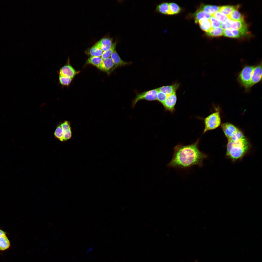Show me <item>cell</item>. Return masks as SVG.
I'll list each match as a JSON object with an SVG mask.
<instances>
[{"label":"cell","instance_id":"8fae6325","mask_svg":"<svg viewBox=\"0 0 262 262\" xmlns=\"http://www.w3.org/2000/svg\"><path fill=\"white\" fill-rule=\"evenodd\" d=\"M221 127L228 139H229L235 132L239 130L233 124L229 123L222 124Z\"/></svg>","mask_w":262,"mask_h":262},{"label":"cell","instance_id":"603a6c76","mask_svg":"<svg viewBox=\"0 0 262 262\" xmlns=\"http://www.w3.org/2000/svg\"><path fill=\"white\" fill-rule=\"evenodd\" d=\"M224 29L221 27L212 28L208 32L206 33V35L210 37H218L223 35Z\"/></svg>","mask_w":262,"mask_h":262},{"label":"cell","instance_id":"7402d4cb","mask_svg":"<svg viewBox=\"0 0 262 262\" xmlns=\"http://www.w3.org/2000/svg\"><path fill=\"white\" fill-rule=\"evenodd\" d=\"M169 10V3L163 2L156 6L155 11L163 14L168 15Z\"/></svg>","mask_w":262,"mask_h":262},{"label":"cell","instance_id":"5b68a950","mask_svg":"<svg viewBox=\"0 0 262 262\" xmlns=\"http://www.w3.org/2000/svg\"><path fill=\"white\" fill-rule=\"evenodd\" d=\"M158 91L157 88L137 93L135 97L132 101V107L134 108L137 102L141 100H145L148 101L156 100L157 94Z\"/></svg>","mask_w":262,"mask_h":262},{"label":"cell","instance_id":"44dd1931","mask_svg":"<svg viewBox=\"0 0 262 262\" xmlns=\"http://www.w3.org/2000/svg\"><path fill=\"white\" fill-rule=\"evenodd\" d=\"M103 60L101 57L90 56L86 60V64L92 65L98 69Z\"/></svg>","mask_w":262,"mask_h":262},{"label":"cell","instance_id":"83f0119b","mask_svg":"<svg viewBox=\"0 0 262 262\" xmlns=\"http://www.w3.org/2000/svg\"><path fill=\"white\" fill-rule=\"evenodd\" d=\"M59 75V82L62 86H68L71 84L73 78L60 75Z\"/></svg>","mask_w":262,"mask_h":262},{"label":"cell","instance_id":"cb8c5ba5","mask_svg":"<svg viewBox=\"0 0 262 262\" xmlns=\"http://www.w3.org/2000/svg\"><path fill=\"white\" fill-rule=\"evenodd\" d=\"M169 10L168 15H172L179 13L181 10V8L176 3L173 2L169 3Z\"/></svg>","mask_w":262,"mask_h":262},{"label":"cell","instance_id":"2e32d148","mask_svg":"<svg viewBox=\"0 0 262 262\" xmlns=\"http://www.w3.org/2000/svg\"><path fill=\"white\" fill-rule=\"evenodd\" d=\"M223 35L225 37L233 38H238L244 36L240 31L231 28L224 30Z\"/></svg>","mask_w":262,"mask_h":262},{"label":"cell","instance_id":"1f68e13d","mask_svg":"<svg viewBox=\"0 0 262 262\" xmlns=\"http://www.w3.org/2000/svg\"><path fill=\"white\" fill-rule=\"evenodd\" d=\"M209 20L212 28H218L221 26V22L214 17L212 16Z\"/></svg>","mask_w":262,"mask_h":262},{"label":"cell","instance_id":"7a4b0ae2","mask_svg":"<svg viewBox=\"0 0 262 262\" xmlns=\"http://www.w3.org/2000/svg\"><path fill=\"white\" fill-rule=\"evenodd\" d=\"M250 144L245 137L238 140H228L226 156L233 161L241 159L248 151Z\"/></svg>","mask_w":262,"mask_h":262},{"label":"cell","instance_id":"f546056e","mask_svg":"<svg viewBox=\"0 0 262 262\" xmlns=\"http://www.w3.org/2000/svg\"><path fill=\"white\" fill-rule=\"evenodd\" d=\"M212 16L214 17L222 23L226 21L228 19V17L219 11L214 13Z\"/></svg>","mask_w":262,"mask_h":262},{"label":"cell","instance_id":"4fadbf2b","mask_svg":"<svg viewBox=\"0 0 262 262\" xmlns=\"http://www.w3.org/2000/svg\"><path fill=\"white\" fill-rule=\"evenodd\" d=\"M116 68L125 65H129L131 62L125 61L122 60L115 50L111 56Z\"/></svg>","mask_w":262,"mask_h":262},{"label":"cell","instance_id":"e0dca14e","mask_svg":"<svg viewBox=\"0 0 262 262\" xmlns=\"http://www.w3.org/2000/svg\"><path fill=\"white\" fill-rule=\"evenodd\" d=\"M103 51L95 43L91 48L88 49L85 51V53L90 56L101 57Z\"/></svg>","mask_w":262,"mask_h":262},{"label":"cell","instance_id":"ffe728a7","mask_svg":"<svg viewBox=\"0 0 262 262\" xmlns=\"http://www.w3.org/2000/svg\"><path fill=\"white\" fill-rule=\"evenodd\" d=\"M198 23L200 29L206 33L209 31L212 28L209 19H202L199 21Z\"/></svg>","mask_w":262,"mask_h":262},{"label":"cell","instance_id":"3957f363","mask_svg":"<svg viewBox=\"0 0 262 262\" xmlns=\"http://www.w3.org/2000/svg\"><path fill=\"white\" fill-rule=\"evenodd\" d=\"M221 121L219 111H217L209 115L204 120L205 127L203 133L218 127L221 124Z\"/></svg>","mask_w":262,"mask_h":262},{"label":"cell","instance_id":"52a82bcc","mask_svg":"<svg viewBox=\"0 0 262 262\" xmlns=\"http://www.w3.org/2000/svg\"><path fill=\"white\" fill-rule=\"evenodd\" d=\"M79 72L76 71L71 65L69 60L63 66L58 72L59 75L67 76L73 78Z\"/></svg>","mask_w":262,"mask_h":262},{"label":"cell","instance_id":"f1b7e54d","mask_svg":"<svg viewBox=\"0 0 262 262\" xmlns=\"http://www.w3.org/2000/svg\"><path fill=\"white\" fill-rule=\"evenodd\" d=\"M54 134L55 137L60 141H64L63 131L60 125L57 127Z\"/></svg>","mask_w":262,"mask_h":262},{"label":"cell","instance_id":"ac0fdd59","mask_svg":"<svg viewBox=\"0 0 262 262\" xmlns=\"http://www.w3.org/2000/svg\"><path fill=\"white\" fill-rule=\"evenodd\" d=\"M220 7L217 6L201 4L199 8L212 16L214 13L219 11Z\"/></svg>","mask_w":262,"mask_h":262},{"label":"cell","instance_id":"ba28073f","mask_svg":"<svg viewBox=\"0 0 262 262\" xmlns=\"http://www.w3.org/2000/svg\"><path fill=\"white\" fill-rule=\"evenodd\" d=\"M177 100V97L175 92L168 96L162 104L166 110L172 112Z\"/></svg>","mask_w":262,"mask_h":262},{"label":"cell","instance_id":"6da1fadb","mask_svg":"<svg viewBox=\"0 0 262 262\" xmlns=\"http://www.w3.org/2000/svg\"><path fill=\"white\" fill-rule=\"evenodd\" d=\"M199 142L198 140L189 145L175 146L172 158L168 166L179 168H188L195 165L202 166L203 160L207 156L199 149Z\"/></svg>","mask_w":262,"mask_h":262},{"label":"cell","instance_id":"d6a6232c","mask_svg":"<svg viewBox=\"0 0 262 262\" xmlns=\"http://www.w3.org/2000/svg\"><path fill=\"white\" fill-rule=\"evenodd\" d=\"M167 96L164 93L158 91L157 94V100L160 102L162 103L165 100Z\"/></svg>","mask_w":262,"mask_h":262},{"label":"cell","instance_id":"4316f807","mask_svg":"<svg viewBox=\"0 0 262 262\" xmlns=\"http://www.w3.org/2000/svg\"><path fill=\"white\" fill-rule=\"evenodd\" d=\"M116 44V42H114L112 43L111 47L109 49L103 52L101 57L103 60L110 57L113 52L115 50Z\"/></svg>","mask_w":262,"mask_h":262},{"label":"cell","instance_id":"9a60e30c","mask_svg":"<svg viewBox=\"0 0 262 262\" xmlns=\"http://www.w3.org/2000/svg\"><path fill=\"white\" fill-rule=\"evenodd\" d=\"M192 16L194 19L195 23L197 24L201 19L205 18L209 19L212 16L198 8L196 11L193 14Z\"/></svg>","mask_w":262,"mask_h":262},{"label":"cell","instance_id":"d590c367","mask_svg":"<svg viewBox=\"0 0 262 262\" xmlns=\"http://www.w3.org/2000/svg\"><path fill=\"white\" fill-rule=\"evenodd\" d=\"M93 248L92 247H90L86 251V252L87 254L89 253L93 249Z\"/></svg>","mask_w":262,"mask_h":262},{"label":"cell","instance_id":"277c9868","mask_svg":"<svg viewBox=\"0 0 262 262\" xmlns=\"http://www.w3.org/2000/svg\"><path fill=\"white\" fill-rule=\"evenodd\" d=\"M254 67V66L251 65L245 66L240 72L237 79L241 86L245 88L248 84L250 80Z\"/></svg>","mask_w":262,"mask_h":262},{"label":"cell","instance_id":"836d02e7","mask_svg":"<svg viewBox=\"0 0 262 262\" xmlns=\"http://www.w3.org/2000/svg\"><path fill=\"white\" fill-rule=\"evenodd\" d=\"M230 19H228L226 21L221 24V26L223 29H226L229 28Z\"/></svg>","mask_w":262,"mask_h":262},{"label":"cell","instance_id":"5bb4252c","mask_svg":"<svg viewBox=\"0 0 262 262\" xmlns=\"http://www.w3.org/2000/svg\"><path fill=\"white\" fill-rule=\"evenodd\" d=\"M104 52L109 49L112 44V39L105 38L101 39L96 43Z\"/></svg>","mask_w":262,"mask_h":262},{"label":"cell","instance_id":"7c38bea8","mask_svg":"<svg viewBox=\"0 0 262 262\" xmlns=\"http://www.w3.org/2000/svg\"><path fill=\"white\" fill-rule=\"evenodd\" d=\"M179 86L180 84L177 83L171 85L163 86L157 88L158 91L168 96L175 92Z\"/></svg>","mask_w":262,"mask_h":262},{"label":"cell","instance_id":"8992f818","mask_svg":"<svg viewBox=\"0 0 262 262\" xmlns=\"http://www.w3.org/2000/svg\"><path fill=\"white\" fill-rule=\"evenodd\" d=\"M262 79V63L254 66L250 80L245 88L246 91H248L253 86L260 82Z\"/></svg>","mask_w":262,"mask_h":262},{"label":"cell","instance_id":"d6986e66","mask_svg":"<svg viewBox=\"0 0 262 262\" xmlns=\"http://www.w3.org/2000/svg\"><path fill=\"white\" fill-rule=\"evenodd\" d=\"M239 6H236V8L228 17L230 20L236 21H244V17L239 11Z\"/></svg>","mask_w":262,"mask_h":262},{"label":"cell","instance_id":"484cf974","mask_svg":"<svg viewBox=\"0 0 262 262\" xmlns=\"http://www.w3.org/2000/svg\"><path fill=\"white\" fill-rule=\"evenodd\" d=\"M236 6H224L220 7L219 11L227 17L229 16L236 8Z\"/></svg>","mask_w":262,"mask_h":262},{"label":"cell","instance_id":"4dcf8cb0","mask_svg":"<svg viewBox=\"0 0 262 262\" xmlns=\"http://www.w3.org/2000/svg\"><path fill=\"white\" fill-rule=\"evenodd\" d=\"M245 137L243 132L239 129L228 140L234 141L239 139Z\"/></svg>","mask_w":262,"mask_h":262},{"label":"cell","instance_id":"30bf717a","mask_svg":"<svg viewBox=\"0 0 262 262\" xmlns=\"http://www.w3.org/2000/svg\"><path fill=\"white\" fill-rule=\"evenodd\" d=\"M116 68L114 63L111 57L103 60L99 69L109 74Z\"/></svg>","mask_w":262,"mask_h":262},{"label":"cell","instance_id":"9c48e42d","mask_svg":"<svg viewBox=\"0 0 262 262\" xmlns=\"http://www.w3.org/2000/svg\"><path fill=\"white\" fill-rule=\"evenodd\" d=\"M229 28L239 30L241 31L244 35L248 33L247 25L245 21H236L230 20Z\"/></svg>","mask_w":262,"mask_h":262},{"label":"cell","instance_id":"e575fe53","mask_svg":"<svg viewBox=\"0 0 262 262\" xmlns=\"http://www.w3.org/2000/svg\"><path fill=\"white\" fill-rule=\"evenodd\" d=\"M6 233L5 232L0 229V237L4 235H6Z\"/></svg>","mask_w":262,"mask_h":262},{"label":"cell","instance_id":"d4e9b609","mask_svg":"<svg viewBox=\"0 0 262 262\" xmlns=\"http://www.w3.org/2000/svg\"><path fill=\"white\" fill-rule=\"evenodd\" d=\"M10 242L6 235L0 237V250L4 251L10 246Z\"/></svg>","mask_w":262,"mask_h":262}]
</instances>
